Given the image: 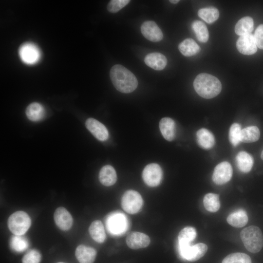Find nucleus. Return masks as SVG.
I'll use <instances>...</instances> for the list:
<instances>
[{
    "label": "nucleus",
    "instance_id": "27",
    "mask_svg": "<svg viewBox=\"0 0 263 263\" xmlns=\"http://www.w3.org/2000/svg\"><path fill=\"white\" fill-rule=\"evenodd\" d=\"M260 136V132L256 126L247 127L241 131V142L252 143L258 141Z\"/></svg>",
    "mask_w": 263,
    "mask_h": 263
},
{
    "label": "nucleus",
    "instance_id": "31",
    "mask_svg": "<svg viewBox=\"0 0 263 263\" xmlns=\"http://www.w3.org/2000/svg\"><path fill=\"white\" fill-rule=\"evenodd\" d=\"M198 15L207 23H212L218 19L219 12L216 8L210 7L200 9L198 12Z\"/></svg>",
    "mask_w": 263,
    "mask_h": 263
},
{
    "label": "nucleus",
    "instance_id": "5",
    "mask_svg": "<svg viewBox=\"0 0 263 263\" xmlns=\"http://www.w3.org/2000/svg\"><path fill=\"white\" fill-rule=\"evenodd\" d=\"M121 206L123 210L129 214H135L141 209L143 200L140 194L133 190H128L123 195Z\"/></svg>",
    "mask_w": 263,
    "mask_h": 263
},
{
    "label": "nucleus",
    "instance_id": "17",
    "mask_svg": "<svg viewBox=\"0 0 263 263\" xmlns=\"http://www.w3.org/2000/svg\"><path fill=\"white\" fill-rule=\"evenodd\" d=\"M145 64L155 70H162L167 63L166 56L159 53H151L148 54L144 58Z\"/></svg>",
    "mask_w": 263,
    "mask_h": 263
},
{
    "label": "nucleus",
    "instance_id": "38",
    "mask_svg": "<svg viewBox=\"0 0 263 263\" xmlns=\"http://www.w3.org/2000/svg\"><path fill=\"white\" fill-rule=\"evenodd\" d=\"M169 1L172 3L175 4V3H178L179 1V0H169Z\"/></svg>",
    "mask_w": 263,
    "mask_h": 263
},
{
    "label": "nucleus",
    "instance_id": "10",
    "mask_svg": "<svg viewBox=\"0 0 263 263\" xmlns=\"http://www.w3.org/2000/svg\"><path fill=\"white\" fill-rule=\"evenodd\" d=\"M233 173L231 165L226 161L222 162L215 168L212 179L217 185H223L231 178Z\"/></svg>",
    "mask_w": 263,
    "mask_h": 263
},
{
    "label": "nucleus",
    "instance_id": "20",
    "mask_svg": "<svg viewBox=\"0 0 263 263\" xmlns=\"http://www.w3.org/2000/svg\"><path fill=\"white\" fill-rule=\"evenodd\" d=\"M196 138L198 144L204 149H210L214 146L213 134L205 128H202L197 132Z\"/></svg>",
    "mask_w": 263,
    "mask_h": 263
},
{
    "label": "nucleus",
    "instance_id": "19",
    "mask_svg": "<svg viewBox=\"0 0 263 263\" xmlns=\"http://www.w3.org/2000/svg\"><path fill=\"white\" fill-rule=\"evenodd\" d=\"M100 182L105 186H111L114 185L117 180L115 170L111 165L103 166L99 173Z\"/></svg>",
    "mask_w": 263,
    "mask_h": 263
},
{
    "label": "nucleus",
    "instance_id": "1",
    "mask_svg": "<svg viewBox=\"0 0 263 263\" xmlns=\"http://www.w3.org/2000/svg\"><path fill=\"white\" fill-rule=\"evenodd\" d=\"M110 76L113 86L120 92L130 93L137 87L138 81L136 76L121 65L113 66L110 70Z\"/></svg>",
    "mask_w": 263,
    "mask_h": 263
},
{
    "label": "nucleus",
    "instance_id": "22",
    "mask_svg": "<svg viewBox=\"0 0 263 263\" xmlns=\"http://www.w3.org/2000/svg\"><path fill=\"white\" fill-rule=\"evenodd\" d=\"M236 162L238 169L241 171L247 173L251 169L254 160L250 154L245 151H242L237 154Z\"/></svg>",
    "mask_w": 263,
    "mask_h": 263
},
{
    "label": "nucleus",
    "instance_id": "30",
    "mask_svg": "<svg viewBox=\"0 0 263 263\" xmlns=\"http://www.w3.org/2000/svg\"><path fill=\"white\" fill-rule=\"evenodd\" d=\"M203 204L205 208L208 211L215 212L220 207V202L218 195L209 193L204 197Z\"/></svg>",
    "mask_w": 263,
    "mask_h": 263
},
{
    "label": "nucleus",
    "instance_id": "6",
    "mask_svg": "<svg viewBox=\"0 0 263 263\" xmlns=\"http://www.w3.org/2000/svg\"><path fill=\"white\" fill-rule=\"evenodd\" d=\"M19 54L21 61L27 65H34L40 59L41 53L39 48L32 42H25L19 49Z\"/></svg>",
    "mask_w": 263,
    "mask_h": 263
},
{
    "label": "nucleus",
    "instance_id": "11",
    "mask_svg": "<svg viewBox=\"0 0 263 263\" xmlns=\"http://www.w3.org/2000/svg\"><path fill=\"white\" fill-rule=\"evenodd\" d=\"M141 31L143 36L150 41L158 42L163 38L162 31L153 21L148 20L143 23Z\"/></svg>",
    "mask_w": 263,
    "mask_h": 263
},
{
    "label": "nucleus",
    "instance_id": "26",
    "mask_svg": "<svg viewBox=\"0 0 263 263\" xmlns=\"http://www.w3.org/2000/svg\"><path fill=\"white\" fill-rule=\"evenodd\" d=\"M254 29V21L252 18L245 17L241 19L235 26V33L240 36L250 34Z\"/></svg>",
    "mask_w": 263,
    "mask_h": 263
},
{
    "label": "nucleus",
    "instance_id": "15",
    "mask_svg": "<svg viewBox=\"0 0 263 263\" xmlns=\"http://www.w3.org/2000/svg\"><path fill=\"white\" fill-rule=\"evenodd\" d=\"M126 242L130 248L138 249L147 247L150 244V240L147 235L143 233L132 232L127 236Z\"/></svg>",
    "mask_w": 263,
    "mask_h": 263
},
{
    "label": "nucleus",
    "instance_id": "12",
    "mask_svg": "<svg viewBox=\"0 0 263 263\" xmlns=\"http://www.w3.org/2000/svg\"><path fill=\"white\" fill-rule=\"evenodd\" d=\"M54 218L56 225L62 230H68L73 225V217L64 207H60L56 209L54 212Z\"/></svg>",
    "mask_w": 263,
    "mask_h": 263
},
{
    "label": "nucleus",
    "instance_id": "13",
    "mask_svg": "<svg viewBox=\"0 0 263 263\" xmlns=\"http://www.w3.org/2000/svg\"><path fill=\"white\" fill-rule=\"evenodd\" d=\"M238 50L242 54L251 55L257 51L254 36L250 34L240 36L236 42Z\"/></svg>",
    "mask_w": 263,
    "mask_h": 263
},
{
    "label": "nucleus",
    "instance_id": "21",
    "mask_svg": "<svg viewBox=\"0 0 263 263\" xmlns=\"http://www.w3.org/2000/svg\"><path fill=\"white\" fill-rule=\"evenodd\" d=\"M27 117L34 122L39 121L45 117V110L40 103L33 102L29 104L26 109Z\"/></svg>",
    "mask_w": 263,
    "mask_h": 263
},
{
    "label": "nucleus",
    "instance_id": "18",
    "mask_svg": "<svg viewBox=\"0 0 263 263\" xmlns=\"http://www.w3.org/2000/svg\"><path fill=\"white\" fill-rule=\"evenodd\" d=\"M159 129L164 138L169 141H172L175 136V123L169 117H164L159 122Z\"/></svg>",
    "mask_w": 263,
    "mask_h": 263
},
{
    "label": "nucleus",
    "instance_id": "16",
    "mask_svg": "<svg viewBox=\"0 0 263 263\" xmlns=\"http://www.w3.org/2000/svg\"><path fill=\"white\" fill-rule=\"evenodd\" d=\"M75 255L80 263H93L96 256V251L93 247L81 244L76 247Z\"/></svg>",
    "mask_w": 263,
    "mask_h": 263
},
{
    "label": "nucleus",
    "instance_id": "37",
    "mask_svg": "<svg viewBox=\"0 0 263 263\" xmlns=\"http://www.w3.org/2000/svg\"><path fill=\"white\" fill-rule=\"evenodd\" d=\"M253 36L257 46L263 49V24L258 26Z\"/></svg>",
    "mask_w": 263,
    "mask_h": 263
},
{
    "label": "nucleus",
    "instance_id": "14",
    "mask_svg": "<svg viewBox=\"0 0 263 263\" xmlns=\"http://www.w3.org/2000/svg\"><path fill=\"white\" fill-rule=\"evenodd\" d=\"M87 129L98 140L104 141L109 137V132L106 127L98 120L89 118L86 121Z\"/></svg>",
    "mask_w": 263,
    "mask_h": 263
},
{
    "label": "nucleus",
    "instance_id": "34",
    "mask_svg": "<svg viewBox=\"0 0 263 263\" xmlns=\"http://www.w3.org/2000/svg\"><path fill=\"white\" fill-rule=\"evenodd\" d=\"M241 127L238 123H233L229 131V140L231 144L236 147L241 142Z\"/></svg>",
    "mask_w": 263,
    "mask_h": 263
},
{
    "label": "nucleus",
    "instance_id": "2",
    "mask_svg": "<svg viewBox=\"0 0 263 263\" xmlns=\"http://www.w3.org/2000/svg\"><path fill=\"white\" fill-rule=\"evenodd\" d=\"M194 88L201 97L210 99L218 95L222 90V84L215 76L207 73H201L195 78Z\"/></svg>",
    "mask_w": 263,
    "mask_h": 263
},
{
    "label": "nucleus",
    "instance_id": "39",
    "mask_svg": "<svg viewBox=\"0 0 263 263\" xmlns=\"http://www.w3.org/2000/svg\"><path fill=\"white\" fill-rule=\"evenodd\" d=\"M261 159L263 160V150H262L261 154Z\"/></svg>",
    "mask_w": 263,
    "mask_h": 263
},
{
    "label": "nucleus",
    "instance_id": "24",
    "mask_svg": "<svg viewBox=\"0 0 263 263\" xmlns=\"http://www.w3.org/2000/svg\"><path fill=\"white\" fill-rule=\"evenodd\" d=\"M90 236L95 242L102 243L106 239V233L102 223L99 220L93 222L89 228Z\"/></svg>",
    "mask_w": 263,
    "mask_h": 263
},
{
    "label": "nucleus",
    "instance_id": "23",
    "mask_svg": "<svg viewBox=\"0 0 263 263\" xmlns=\"http://www.w3.org/2000/svg\"><path fill=\"white\" fill-rule=\"evenodd\" d=\"M226 220L233 227H242L246 225L248 218L244 210L239 209L229 214Z\"/></svg>",
    "mask_w": 263,
    "mask_h": 263
},
{
    "label": "nucleus",
    "instance_id": "33",
    "mask_svg": "<svg viewBox=\"0 0 263 263\" xmlns=\"http://www.w3.org/2000/svg\"><path fill=\"white\" fill-rule=\"evenodd\" d=\"M222 263H252L250 257L244 253H234L226 256Z\"/></svg>",
    "mask_w": 263,
    "mask_h": 263
},
{
    "label": "nucleus",
    "instance_id": "8",
    "mask_svg": "<svg viewBox=\"0 0 263 263\" xmlns=\"http://www.w3.org/2000/svg\"><path fill=\"white\" fill-rule=\"evenodd\" d=\"M163 171L160 166L156 163L147 165L142 172V178L148 186L154 187L158 186L162 179Z\"/></svg>",
    "mask_w": 263,
    "mask_h": 263
},
{
    "label": "nucleus",
    "instance_id": "9",
    "mask_svg": "<svg viewBox=\"0 0 263 263\" xmlns=\"http://www.w3.org/2000/svg\"><path fill=\"white\" fill-rule=\"evenodd\" d=\"M127 219L120 213H113L107 218L106 224L108 230L113 234H120L127 228Z\"/></svg>",
    "mask_w": 263,
    "mask_h": 263
},
{
    "label": "nucleus",
    "instance_id": "29",
    "mask_svg": "<svg viewBox=\"0 0 263 263\" xmlns=\"http://www.w3.org/2000/svg\"><path fill=\"white\" fill-rule=\"evenodd\" d=\"M197 39L201 42H206L209 38V33L206 25L200 20L194 21L191 25Z\"/></svg>",
    "mask_w": 263,
    "mask_h": 263
},
{
    "label": "nucleus",
    "instance_id": "7",
    "mask_svg": "<svg viewBox=\"0 0 263 263\" xmlns=\"http://www.w3.org/2000/svg\"><path fill=\"white\" fill-rule=\"evenodd\" d=\"M180 253L185 259L194 262L202 258L207 252V245L204 243H198L191 246L190 244H179Z\"/></svg>",
    "mask_w": 263,
    "mask_h": 263
},
{
    "label": "nucleus",
    "instance_id": "36",
    "mask_svg": "<svg viewBox=\"0 0 263 263\" xmlns=\"http://www.w3.org/2000/svg\"><path fill=\"white\" fill-rule=\"evenodd\" d=\"M130 1L129 0H112L108 4L107 9L111 13H116L127 5Z\"/></svg>",
    "mask_w": 263,
    "mask_h": 263
},
{
    "label": "nucleus",
    "instance_id": "28",
    "mask_svg": "<svg viewBox=\"0 0 263 263\" xmlns=\"http://www.w3.org/2000/svg\"><path fill=\"white\" fill-rule=\"evenodd\" d=\"M11 248L16 252H22L29 246L27 239L23 235H14L10 240Z\"/></svg>",
    "mask_w": 263,
    "mask_h": 263
},
{
    "label": "nucleus",
    "instance_id": "4",
    "mask_svg": "<svg viewBox=\"0 0 263 263\" xmlns=\"http://www.w3.org/2000/svg\"><path fill=\"white\" fill-rule=\"evenodd\" d=\"M7 225L9 230L14 235H23L30 228L31 220L24 211H17L10 216Z\"/></svg>",
    "mask_w": 263,
    "mask_h": 263
},
{
    "label": "nucleus",
    "instance_id": "32",
    "mask_svg": "<svg viewBox=\"0 0 263 263\" xmlns=\"http://www.w3.org/2000/svg\"><path fill=\"white\" fill-rule=\"evenodd\" d=\"M196 231L194 227L187 226L183 228L178 236L179 244H190L195 238Z\"/></svg>",
    "mask_w": 263,
    "mask_h": 263
},
{
    "label": "nucleus",
    "instance_id": "40",
    "mask_svg": "<svg viewBox=\"0 0 263 263\" xmlns=\"http://www.w3.org/2000/svg\"><path fill=\"white\" fill-rule=\"evenodd\" d=\"M64 263L60 262V263Z\"/></svg>",
    "mask_w": 263,
    "mask_h": 263
},
{
    "label": "nucleus",
    "instance_id": "25",
    "mask_svg": "<svg viewBox=\"0 0 263 263\" xmlns=\"http://www.w3.org/2000/svg\"><path fill=\"white\" fill-rule=\"evenodd\" d=\"M181 54L186 56H191L198 53L200 50L199 46L192 38H188L184 40L178 45Z\"/></svg>",
    "mask_w": 263,
    "mask_h": 263
},
{
    "label": "nucleus",
    "instance_id": "3",
    "mask_svg": "<svg viewBox=\"0 0 263 263\" xmlns=\"http://www.w3.org/2000/svg\"><path fill=\"white\" fill-rule=\"evenodd\" d=\"M242 241L249 252L256 253L259 252L263 246V234L257 226L251 225L242 230L240 233Z\"/></svg>",
    "mask_w": 263,
    "mask_h": 263
},
{
    "label": "nucleus",
    "instance_id": "35",
    "mask_svg": "<svg viewBox=\"0 0 263 263\" xmlns=\"http://www.w3.org/2000/svg\"><path fill=\"white\" fill-rule=\"evenodd\" d=\"M41 259L40 252L36 249L28 251L22 259V263H39Z\"/></svg>",
    "mask_w": 263,
    "mask_h": 263
}]
</instances>
